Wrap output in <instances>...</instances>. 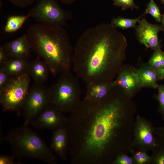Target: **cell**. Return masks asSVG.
I'll list each match as a JSON object with an SVG mask.
<instances>
[{
	"label": "cell",
	"mask_w": 164,
	"mask_h": 164,
	"mask_svg": "<svg viewBox=\"0 0 164 164\" xmlns=\"http://www.w3.org/2000/svg\"><path fill=\"white\" fill-rule=\"evenodd\" d=\"M127 46L125 37L111 24L89 28L73 47L72 70L86 84L112 81L122 67Z\"/></svg>",
	"instance_id": "obj_1"
},
{
	"label": "cell",
	"mask_w": 164,
	"mask_h": 164,
	"mask_svg": "<svg viewBox=\"0 0 164 164\" xmlns=\"http://www.w3.org/2000/svg\"><path fill=\"white\" fill-rule=\"evenodd\" d=\"M33 49L54 76L72 70L73 47L63 26L37 23L26 33Z\"/></svg>",
	"instance_id": "obj_2"
},
{
	"label": "cell",
	"mask_w": 164,
	"mask_h": 164,
	"mask_svg": "<svg viewBox=\"0 0 164 164\" xmlns=\"http://www.w3.org/2000/svg\"><path fill=\"white\" fill-rule=\"evenodd\" d=\"M119 91L115 89L100 101L83 102L95 116L85 138V146L88 152L96 154L101 152L118 126L123 112L122 104L118 96Z\"/></svg>",
	"instance_id": "obj_3"
},
{
	"label": "cell",
	"mask_w": 164,
	"mask_h": 164,
	"mask_svg": "<svg viewBox=\"0 0 164 164\" xmlns=\"http://www.w3.org/2000/svg\"><path fill=\"white\" fill-rule=\"evenodd\" d=\"M4 139L9 144L12 155L18 159H39L55 163V157L43 139L28 126L23 125L10 131Z\"/></svg>",
	"instance_id": "obj_4"
},
{
	"label": "cell",
	"mask_w": 164,
	"mask_h": 164,
	"mask_svg": "<svg viewBox=\"0 0 164 164\" xmlns=\"http://www.w3.org/2000/svg\"><path fill=\"white\" fill-rule=\"evenodd\" d=\"M60 75L49 89V104L62 112L76 109L80 104V79L70 71Z\"/></svg>",
	"instance_id": "obj_5"
},
{
	"label": "cell",
	"mask_w": 164,
	"mask_h": 164,
	"mask_svg": "<svg viewBox=\"0 0 164 164\" xmlns=\"http://www.w3.org/2000/svg\"><path fill=\"white\" fill-rule=\"evenodd\" d=\"M30 76L26 72L12 77L0 90V102L5 111L14 112L19 115L29 89Z\"/></svg>",
	"instance_id": "obj_6"
},
{
	"label": "cell",
	"mask_w": 164,
	"mask_h": 164,
	"mask_svg": "<svg viewBox=\"0 0 164 164\" xmlns=\"http://www.w3.org/2000/svg\"><path fill=\"white\" fill-rule=\"evenodd\" d=\"M28 13L39 23L51 26H63L72 18L71 13L63 9L57 0H39Z\"/></svg>",
	"instance_id": "obj_7"
},
{
	"label": "cell",
	"mask_w": 164,
	"mask_h": 164,
	"mask_svg": "<svg viewBox=\"0 0 164 164\" xmlns=\"http://www.w3.org/2000/svg\"><path fill=\"white\" fill-rule=\"evenodd\" d=\"M49 89L43 84L35 83L29 88L22 111L24 125L28 126L43 110L50 104Z\"/></svg>",
	"instance_id": "obj_8"
},
{
	"label": "cell",
	"mask_w": 164,
	"mask_h": 164,
	"mask_svg": "<svg viewBox=\"0 0 164 164\" xmlns=\"http://www.w3.org/2000/svg\"><path fill=\"white\" fill-rule=\"evenodd\" d=\"M135 28L138 41L148 48L154 51L161 50V44L158 34L162 30L161 25L152 24L145 18L141 19Z\"/></svg>",
	"instance_id": "obj_9"
},
{
	"label": "cell",
	"mask_w": 164,
	"mask_h": 164,
	"mask_svg": "<svg viewBox=\"0 0 164 164\" xmlns=\"http://www.w3.org/2000/svg\"><path fill=\"white\" fill-rule=\"evenodd\" d=\"M62 112L49 104L30 124L39 130L63 128L65 119L62 115Z\"/></svg>",
	"instance_id": "obj_10"
},
{
	"label": "cell",
	"mask_w": 164,
	"mask_h": 164,
	"mask_svg": "<svg viewBox=\"0 0 164 164\" xmlns=\"http://www.w3.org/2000/svg\"><path fill=\"white\" fill-rule=\"evenodd\" d=\"M113 87L119 88L128 96L132 95L140 87V81L135 70H125L121 68L112 81Z\"/></svg>",
	"instance_id": "obj_11"
},
{
	"label": "cell",
	"mask_w": 164,
	"mask_h": 164,
	"mask_svg": "<svg viewBox=\"0 0 164 164\" xmlns=\"http://www.w3.org/2000/svg\"><path fill=\"white\" fill-rule=\"evenodd\" d=\"M3 45L10 58L27 59L32 49L26 33Z\"/></svg>",
	"instance_id": "obj_12"
},
{
	"label": "cell",
	"mask_w": 164,
	"mask_h": 164,
	"mask_svg": "<svg viewBox=\"0 0 164 164\" xmlns=\"http://www.w3.org/2000/svg\"><path fill=\"white\" fill-rule=\"evenodd\" d=\"M112 81L94 82L87 84L84 100L94 102L102 100L106 97L114 88Z\"/></svg>",
	"instance_id": "obj_13"
},
{
	"label": "cell",
	"mask_w": 164,
	"mask_h": 164,
	"mask_svg": "<svg viewBox=\"0 0 164 164\" xmlns=\"http://www.w3.org/2000/svg\"><path fill=\"white\" fill-rule=\"evenodd\" d=\"M135 70L139 78L141 87L158 88L159 78L157 70L148 63Z\"/></svg>",
	"instance_id": "obj_14"
},
{
	"label": "cell",
	"mask_w": 164,
	"mask_h": 164,
	"mask_svg": "<svg viewBox=\"0 0 164 164\" xmlns=\"http://www.w3.org/2000/svg\"><path fill=\"white\" fill-rule=\"evenodd\" d=\"M49 70L46 63L39 58L29 62L27 73L35 83L43 84L47 79Z\"/></svg>",
	"instance_id": "obj_15"
},
{
	"label": "cell",
	"mask_w": 164,
	"mask_h": 164,
	"mask_svg": "<svg viewBox=\"0 0 164 164\" xmlns=\"http://www.w3.org/2000/svg\"><path fill=\"white\" fill-rule=\"evenodd\" d=\"M67 142V135L63 128L56 129L53 133L52 149L62 158L65 157Z\"/></svg>",
	"instance_id": "obj_16"
},
{
	"label": "cell",
	"mask_w": 164,
	"mask_h": 164,
	"mask_svg": "<svg viewBox=\"0 0 164 164\" xmlns=\"http://www.w3.org/2000/svg\"><path fill=\"white\" fill-rule=\"evenodd\" d=\"M29 63L27 59L11 58L2 65L9 75L12 77L27 73Z\"/></svg>",
	"instance_id": "obj_17"
},
{
	"label": "cell",
	"mask_w": 164,
	"mask_h": 164,
	"mask_svg": "<svg viewBox=\"0 0 164 164\" xmlns=\"http://www.w3.org/2000/svg\"><path fill=\"white\" fill-rule=\"evenodd\" d=\"M136 136L138 142L143 146L155 145L154 137L149 126L139 119L136 125Z\"/></svg>",
	"instance_id": "obj_18"
},
{
	"label": "cell",
	"mask_w": 164,
	"mask_h": 164,
	"mask_svg": "<svg viewBox=\"0 0 164 164\" xmlns=\"http://www.w3.org/2000/svg\"><path fill=\"white\" fill-rule=\"evenodd\" d=\"M29 17L30 16L28 13L25 15H13L9 16L4 27V31L9 33L16 31L21 28Z\"/></svg>",
	"instance_id": "obj_19"
},
{
	"label": "cell",
	"mask_w": 164,
	"mask_h": 164,
	"mask_svg": "<svg viewBox=\"0 0 164 164\" xmlns=\"http://www.w3.org/2000/svg\"><path fill=\"white\" fill-rule=\"evenodd\" d=\"M144 16L142 14L137 18L134 19H127L118 16L114 17L111 21V25L114 27L120 28L123 29L130 28H135L136 24L138 23L141 18Z\"/></svg>",
	"instance_id": "obj_20"
},
{
	"label": "cell",
	"mask_w": 164,
	"mask_h": 164,
	"mask_svg": "<svg viewBox=\"0 0 164 164\" xmlns=\"http://www.w3.org/2000/svg\"><path fill=\"white\" fill-rule=\"evenodd\" d=\"M148 63L156 70L164 69V52L161 50L154 51Z\"/></svg>",
	"instance_id": "obj_21"
},
{
	"label": "cell",
	"mask_w": 164,
	"mask_h": 164,
	"mask_svg": "<svg viewBox=\"0 0 164 164\" xmlns=\"http://www.w3.org/2000/svg\"><path fill=\"white\" fill-rule=\"evenodd\" d=\"M149 14L155 20L159 22H161L162 15L159 8L155 3L154 0H150L147 5V8L143 14L145 15Z\"/></svg>",
	"instance_id": "obj_22"
},
{
	"label": "cell",
	"mask_w": 164,
	"mask_h": 164,
	"mask_svg": "<svg viewBox=\"0 0 164 164\" xmlns=\"http://www.w3.org/2000/svg\"><path fill=\"white\" fill-rule=\"evenodd\" d=\"M114 5L121 8L122 10L130 9L132 10L138 9V7L134 2V0H111Z\"/></svg>",
	"instance_id": "obj_23"
},
{
	"label": "cell",
	"mask_w": 164,
	"mask_h": 164,
	"mask_svg": "<svg viewBox=\"0 0 164 164\" xmlns=\"http://www.w3.org/2000/svg\"><path fill=\"white\" fill-rule=\"evenodd\" d=\"M158 92L156 97L159 104V110L164 118V85H160L158 87Z\"/></svg>",
	"instance_id": "obj_24"
},
{
	"label": "cell",
	"mask_w": 164,
	"mask_h": 164,
	"mask_svg": "<svg viewBox=\"0 0 164 164\" xmlns=\"http://www.w3.org/2000/svg\"><path fill=\"white\" fill-rule=\"evenodd\" d=\"M12 77L5 70L3 65L0 67V90L4 87L9 82Z\"/></svg>",
	"instance_id": "obj_25"
},
{
	"label": "cell",
	"mask_w": 164,
	"mask_h": 164,
	"mask_svg": "<svg viewBox=\"0 0 164 164\" xmlns=\"http://www.w3.org/2000/svg\"><path fill=\"white\" fill-rule=\"evenodd\" d=\"M134 159L136 162L139 164H143L148 162L149 161V157L145 152L141 151L135 153L134 156Z\"/></svg>",
	"instance_id": "obj_26"
},
{
	"label": "cell",
	"mask_w": 164,
	"mask_h": 164,
	"mask_svg": "<svg viewBox=\"0 0 164 164\" xmlns=\"http://www.w3.org/2000/svg\"><path fill=\"white\" fill-rule=\"evenodd\" d=\"M18 7L25 8L32 5L35 0H8Z\"/></svg>",
	"instance_id": "obj_27"
},
{
	"label": "cell",
	"mask_w": 164,
	"mask_h": 164,
	"mask_svg": "<svg viewBox=\"0 0 164 164\" xmlns=\"http://www.w3.org/2000/svg\"><path fill=\"white\" fill-rule=\"evenodd\" d=\"M15 158L13 155H1L0 156V164H15L18 163H21V162H15L14 161Z\"/></svg>",
	"instance_id": "obj_28"
},
{
	"label": "cell",
	"mask_w": 164,
	"mask_h": 164,
	"mask_svg": "<svg viewBox=\"0 0 164 164\" xmlns=\"http://www.w3.org/2000/svg\"><path fill=\"white\" fill-rule=\"evenodd\" d=\"M4 45L0 47V66L4 64L10 58Z\"/></svg>",
	"instance_id": "obj_29"
},
{
	"label": "cell",
	"mask_w": 164,
	"mask_h": 164,
	"mask_svg": "<svg viewBox=\"0 0 164 164\" xmlns=\"http://www.w3.org/2000/svg\"><path fill=\"white\" fill-rule=\"evenodd\" d=\"M132 159L125 155H121L118 156L116 160L115 163L118 164H131L132 163Z\"/></svg>",
	"instance_id": "obj_30"
},
{
	"label": "cell",
	"mask_w": 164,
	"mask_h": 164,
	"mask_svg": "<svg viewBox=\"0 0 164 164\" xmlns=\"http://www.w3.org/2000/svg\"><path fill=\"white\" fill-rule=\"evenodd\" d=\"M156 156L155 162L157 164H164V151L162 150Z\"/></svg>",
	"instance_id": "obj_31"
},
{
	"label": "cell",
	"mask_w": 164,
	"mask_h": 164,
	"mask_svg": "<svg viewBox=\"0 0 164 164\" xmlns=\"http://www.w3.org/2000/svg\"><path fill=\"white\" fill-rule=\"evenodd\" d=\"M158 131L159 132V136L160 144L162 148H163L162 150L164 151V128L159 129Z\"/></svg>",
	"instance_id": "obj_32"
},
{
	"label": "cell",
	"mask_w": 164,
	"mask_h": 164,
	"mask_svg": "<svg viewBox=\"0 0 164 164\" xmlns=\"http://www.w3.org/2000/svg\"><path fill=\"white\" fill-rule=\"evenodd\" d=\"M61 3L64 4L70 5L71 4L77 0H58Z\"/></svg>",
	"instance_id": "obj_33"
},
{
	"label": "cell",
	"mask_w": 164,
	"mask_h": 164,
	"mask_svg": "<svg viewBox=\"0 0 164 164\" xmlns=\"http://www.w3.org/2000/svg\"><path fill=\"white\" fill-rule=\"evenodd\" d=\"M157 70L159 75V80H164V69Z\"/></svg>",
	"instance_id": "obj_34"
},
{
	"label": "cell",
	"mask_w": 164,
	"mask_h": 164,
	"mask_svg": "<svg viewBox=\"0 0 164 164\" xmlns=\"http://www.w3.org/2000/svg\"><path fill=\"white\" fill-rule=\"evenodd\" d=\"M162 24V30L164 32V14L162 15L161 22Z\"/></svg>",
	"instance_id": "obj_35"
},
{
	"label": "cell",
	"mask_w": 164,
	"mask_h": 164,
	"mask_svg": "<svg viewBox=\"0 0 164 164\" xmlns=\"http://www.w3.org/2000/svg\"><path fill=\"white\" fill-rule=\"evenodd\" d=\"M162 3L164 5V0H161Z\"/></svg>",
	"instance_id": "obj_36"
}]
</instances>
